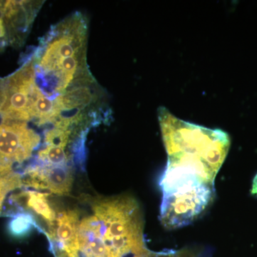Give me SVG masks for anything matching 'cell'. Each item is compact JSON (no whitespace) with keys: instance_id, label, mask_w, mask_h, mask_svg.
Returning a JSON list of instances; mask_svg holds the SVG:
<instances>
[{"instance_id":"cell-1","label":"cell","mask_w":257,"mask_h":257,"mask_svg":"<svg viewBox=\"0 0 257 257\" xmlns=\"http://www.w3.org/2000/svg\"><path fill=\"white\" fill-rule=\"evenodd\" d=\"M168 161L160 180V221L168 229L197 219L215 197L214 181L229 147L211 132L181 128L163 139Z\"/></svg>"},{"instance_id":"cell-2","label":"cell","mask_w":257,"mask_h":257,"mask_svg":"<svg viewBox=\"0 0 257 257\" xmlns=\"http://www.w3.org/2000/svg\"><path fill=\"white\" fill-rule=\"evenodd\" d=\"M88 23L80 13L54 25L30 57L35 82L52 98L96 82L87 62Z\"/></svg>"},{"instance_id":"cell-3","label":"cell","mask_w":257,"mask_h":257,"mask_svg":"<svg viewBox=\"0 0 257 257\" xmlns=\"http://www.w3.org/2000/svg\"><path fill=\"white\" fill-rule=\"evenodd\" d=\"M0 119V178H4L32 156L41 138L27 122Z\"/></svg>"},{"instance_id":"cell-4","label":"cell","mask_w":257,"mask_h":257,"mask_svg":"<svg viewBox=\"0 0 257 257\" xmlns=\"http://www.w3.org/2000/svg\"><path fill=\"white\" fill-rule=\"evenodd\" d=\"M6 99L0 111L2 119L32 121V107L36 90L35 72L30 59L18 70L5 78Z\"/></svg>"},{"instance_id":"cell-5","label":"cell","mask_w":257,"mask_h":257,"mask_svg":"<svg viewBox=\"0 0 257 257\" xmlns=\"http://www.w3.org/2000/svg\"><path fill=\"white\" fill-rule=\"evenodd\" d=\"M39 9V2L0 1V52L23 45Z\"/></svg>"},{"instance_id":"cell-6","label":"cell","mask_w":257,"mask_h":257,"mask_svg":"<svg viewBox=\"0 0 257 257\" xmlns=\"http://www.w3.org/2000/svg\"><path fill=\"white\" fill-rule=\"evenodd\" d=\"M25 183L37 189H46L58 195H67L72 189L73 175L67 165L33 168L27 173Z\"/></svg>"},{"instance_id":"cell-7","label":"cell","mask_w":257,"mask_h":257,"mask_svg":"<svg viewBox=\"0 0 257 257\" xmlns=\"http://www.w3.org/2000/svg\"><path fill=\"white\" fill-rule=\"evenodd\" d=\"M79 222V213L75 209L63 211L57 216V226L51 231V237L55 238L62 251L75 246Z\"/></svg>"},{"instance_id":"cell-8","label":"cell","mask_w":257,"mask_h":257,"mask_svg":"<svg viewBox=\"0 0 257 257\" xmlns=\"http://www.w3.org/2000/svg\"><path fill=\"white\" fill-rule=\"evenodd\" d=\"M16 199H23L25 206L37 215L41 216L48 224L54 225L57 219L55 211L51 207L47 195L43 193L28 191L16 196Z\"/></svg>"},{"instance_id":"cell-9","label":"cell","mask_w":257,"mask_h":257,"mask_svg":"<svg viewBox=\"0 0 257 257\" xmlns=\"http://www.w3.org/2000/svg\"><path fill=\"white\" fill-rule=\"evenodd\" d=\"M39 160L47 166L67 165L68 162V155L66 152V148L62 147L46 145L45 148L38 153Z\"/></svg>"},{"instance_id":"cell-10","label":"cell","mask_w":257,"mask_h":257,"mask_svg":"<svg viewBox=\"0 0 257 257\" xmlns=\"http://www.w3.org/2000/svg\"><path fill=\"white\" fill-rule=\"evenodd\" d=\"M33 216L27 213L16 214L10 221L9 231L15 236H23L28 234L35 226Z\"/></svg>"},{"instance_id":"cell-11","label":"cell","mask_w":257,"mask_h":257,"mask_svg":"<svg viewBox=\"0 0 257 257\" xmlns=\"http://www.w3.org/2000/svg\"><path fill=\"white\" fill-rule=\"evenodd\" d=\"M23 180L20 176L13 175L8 176L4 178H0V211L3 207L7 194L15 189L22 185Z\"/></svg>"},{"instance_id":"cell-12","label":"cell","mask_w":257,"mask_h":257,"mask_svg":"<svg viewBox=\"0 0 257 257\" xmlns=\"http://www.w3.org/2000/svg\"><path fill=\"white\" fill-rule=\"evenodd\" d=\"M6 99V82L5 78H0V111Z\"/></svg>"},{"instance_id":"cell-13","label":"cell","mask_w":257,"mask_h":257,"mask_svg":"<svg viewBox=\"0 0 257 257\" xmlns=\"http://www.w3.org/2000/svg\"><path fill=\"white\" fill-rule=\"evenodd\" d=\"M251 194L257 195V175L255 176L253 180L252 189H251Z\"/></svg>"}]
</instances>
